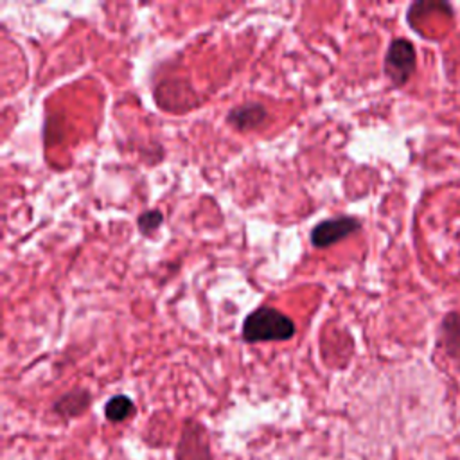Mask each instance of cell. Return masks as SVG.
I'll use <instances>...</instances> for the list:
<instances>
[{"mask_svg":"<svg viewBox=\"0 0 460 460\" xmlns=\"http://www.w3.org/2000/svg\"><path fill=\"white\" fill-rule=\"evenodd\" d=\"M266 108L259 102H244L228 113V122L237 129H253L266 120Z\"/></svg>","mask_w":460,"mask_h":460,"instance_id":"5","label":"cell"},{"mask_svg":"<svg viewBox=\"0 0 460 460\" xmlns=\"http://www.w3.org/2000/svg\"><path fill=\"white\" fill-rule=\"evenodd\" d=\"M90 406V394L86 390H74L56 401L54 410L63 417H77Z\"/></svg>","mask_w":460,"mask_h":460,"instance_id":"6","label":"cell"},{"mask_svg":"<svg viewBox=\"0 0 460 460\" xmlns=\"http://www.w3.org/2000/svg\"><path fill=\"white\" fill-rule=\"evenodd\" d=\"M417 63L415 47L404 38H397L390 43L385 56V74L395 84L402 86L413 74Z\"/></svg>","mask_w":460,"mask_h":460,"instance_id":"2","label":"cell"},{"mask_svg":"<svg viewBox=\"0 0 460 460\" xmlns=\"http://www.w3.org/2000/svg\"><path fill=\"white\" fill-rule=\"evenodd\" d=\"M164 221V216L160 210H147L138 216V228L142 234H153Z\"/></svg>","mask_w":460,"mask_h":460,"instance_id":"9","label":"cell"},{"mask_svg":"<svg viewBox=\"0 0 460 460\" xmlns=\"http://www.w3.org/2000/svg\"><path fill=\"white\" fill-rule=\"evenodd\" d=\"M359 228V221L352 216H338L320 221L311 230V244L316 248H327L343 237L354 234Z\"/></svg>","mask_w":460,"mask_h":460,"instance_id":"3","label":"cell"},{"mask_svg":"<svg viewBox=\"0 0 460 460\" xmlns=\"http://www.w3.org/2000/svg\"><path fill=\"white\" fill-rule=\"evenodd\" d=\"M442 331H444L447 352L455 358H460V314L458 313H449L444 318Z\"/></svg>","mask_w":460,"mask_h":460,"instance_id":"8","label":"cell"},{"mask_svg":"<svg viewBox=\"0 0 460 460\" xmlns=\"http://www.w3.org/2000/svg\"><path fill=\"white\" fill-rule=\"evenodd\" d=\"M178 460H212L205 429L199 424L189 422L185 426L178 446Z\"/></svg>","mask_w":460,"mask_h":460,"instance_id":"4","label":"cell"},{"mask_svg":"<svg viewBox=\"0 0 460 460\" xmlns=\"http://www.w3.org/2000/svg\"><path fill=\"white\" fill-rule=\"evenodd\" d=\"M295 322L282 311L261 305L253 309L243 322V340L255 341H284L295 336Z\"/></svg>","mask_w":460,"mask_h":460,"instance_id":"1","label":"cell"},{"mask_svg":"<svg viewBox=\"0 0 460 460\" xmlns=\"http://www.w3.org/2000/svg\"><path fill=\"white\" fill-rule=\"evenodd\" d=\"M135 411V404L133 401L128 397V395H113L106 406H104V413H106V419L111 420V422H122L126 420L129 415H133Z\"/></svg>","mask_w":460,"mask_h":460,"instance_id":"7","label":"cell"}]
</instances>
